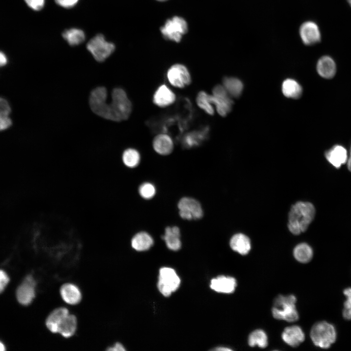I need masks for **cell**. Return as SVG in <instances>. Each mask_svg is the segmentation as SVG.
<instances>
[{"mask_svg": "<svg viewBox=\"0 0 351 351\" xmlns=\"http://www.w3.org/2000/svg\"><path fill=\"white\" fill-rule=\"evenodd\" d=\"M347 1L349 3V5L351 6V0H347Z\"/></svg>", "mask_w": 351, "mask_h": 351, "instance_id": "f6af8a7d", "label": "cell"}, {"mask_svg": "<svg viewBox=\"0 0 351 351\" xmlns=\"http://www.w3.org/2000/svg\"><path fill=\"white\" fill-rule=\"evenodd\" d=\"M5 350V346L2 342L0 341V351H4Z\"/></svg>", "mask_w": 351, "mask_h": 351, "instance_id": "ee69618b", "label": "cell"}, {"mask_svg": "<svg viewBox=\"0 0 351 351\" xmlns=\"http://www.w3.org/2000/svg\"><path fill=\"white\" fill-rule=\"evenodd\" d=\"M168 79L173 86L182 88L190 84L191 77L187 68L183 65H172L167 73Z\"/></svg>", "mask_w": 351, "mask_h": 351, "instance_id": "30bf717a", "label": "cell"}, {"mask_svg": "<svg viewBox=\"0 0 351 351\" xmlns=\"http://www.w3.org/2000/svg\"><path fill=\"white\" fill-rule=\"evenodd\" d=\"M336 336L334 326L325 321L315 323L310 332V337L314 345L324 349L329 348L335 342Z\"/></svg>", "mask_w": 351, "mask_h": 351, "instance_id": "277c9868", "label": "cell"}, {"mask_svg": "<svg viewBox=\"0 0 351 351\" xmlns=\"http://www.w3.org/2000/svg\"><path fill=\"white\" fill-rule=\"evenodd\" d=\"M8 59L5 54L0 51V67H3L7 64Z\"/></svg>", "mask_w": 351, "mask_h": 351, "instance_id": "60d3db41", "label": "cell"}, {"mask_svg": "<svg viewBox=\"0 0 351 351\" xmlns=\"http://www.w3.org/2000/svg\"><path fill=\"white\" fill-rule=\"evenodd\" d=\"M315 209L310 202L298 201L291 208L288 227L290 232L298 235L305 232L314 219Z\"/></svg>", "mask_w": 351, "mask_h": 351, "instance_id": "7a4b0ae2", "label": "cell"}, {"mask_svg": "<svg viewBox=\"0 0 351 351\" xmlns=\"http://www.w3.org/2000/svg\"><path fill=\"white\" fill-rule=\"evenodd\" d=\"M283 94L288 98L297 99L302 94V88L301 85L295 79L287 78L282 84Z\"/></svg>", "mask_w": 351, "mask_h": 351, "instance_id": "cb8c5ba5", "label": "cell"}, {"mask_svg": "<svg viewBox=\"0 0 351 351\" xmlns=\"http://www.w3.org/2000/svg\"><path fill=\"white\" fill-rule=\"evenodd\" d=\"M9 280V277L6 273L0 270V293L4 291Z\"/></svg>", "mask_w": 351, "mask_h": 351, "instance_id": "74e56055", "label": "cell"}, {"mask_svg": "<svg viewBox=\"0 0 351 351\" xmlns=\"http://www.w3.org/2000/svg\"><path fill=\"white\" fill-rule=\"evenodd\" d=\"M77 319L73 314H69L60 324L58 333L65 338L73 336L77 329Z\"/></svg>", "mask_w": 351, "mask_h": 351, "instance_id": "484cf974", "label": "cell"}, {"mask_svg": "<svg viewBox=\"0 0 351 351\" xmlns=\"http://www.w3.org/2000/svg\"><path fill=\"white\" fill-rule=\"evenodd\" d=\"M153 146L155 151L161 155H168L174 148V143L171 137L167 134H160L153 139Z\"/></svg>", "mask_w": 351, "mask_h": 351, "instance_id": "d6986e66", "label": "cell"}, {"mask_svg": "<svg viewBox=\"0 0 351 351\" xmlns=\"http://www.w3.org/2000/svg\"><path fill=\"white\" fill-rule=\"evenodd\" d=\"M283 341L292 347L299 346L305 339V334L301 328L297 325L286 327L282 333Z\"/></svg>", "mask_w": 351, "mask_h": 351, "instance_id": "5bb4252c", "label": "cell"}, {"mask_svg": "<svg viewBox=\"0 0 351 351\" xmlns=\"http://www.w3.org/2000/svg\"><path fill=\"white\" fill-rule=\"evenodd\" d=\"M316 69L318 74L322 78H331L336 73V64L331 57L324 56L318 60Z\"/></svg>", "mask_w": 351, "mask_h": 351, "instance_id": "ffe728a7", "label": "cell"}, {"mask_svg": "<svg viewBox=\"0 0 351 351\" xmlns=\"http://www.w3.org/2000/svg\"><path fill=\"white\" fill-rule=\"evenodd\" d=\"M180 279L176 271L169 267H163L159 272L157 288L161 293L169 296L179 287Z\"/></svg>", "mask_w": 351, "mask_h": 351, "instance_id": "5b68a950", "label": "cell"}, {"mask_svg": "<svg viewBox=\"0 0 351 351\" xmlns=\"http://www.w3.org/2000/svg\"><path fill=\"white\" fill-rule=\"evenodd\" d=\"M180 236L179 228L177 226H173L166 228L162 238L168 249L176 251L179 250L181 246Z\"/></svg>", "mask_w": 351, "mask_h": 351, "instance_id": "7402d4cb", "label": "cell"}, {"mask_svg": "<svg viewBox=\"0 0 351 351\" xmlns=\"http://www.w3.org/2000/svg\"><path fill=\"white\" fill-rule=\"evenodd\" d=\"M296 302V298L292 294L276 296L272 310L273 317L290 322L297 320L299 315L295 307Z\"/></svg>", "mask_w": 351, "mask_h": 351, "instance_id": "3957f363", "label": "cell"}, {"mask_svg": "<svg viewBox=\"0 0 351 351\" xmlns=\"http://www.w3.org/2000/svg\"><path fill=\"white\" fill-rule=\"evenodd\" d=\"M268 337L266 333L262 330L258 329L252 332L248 337V344L251 347L258 346L259 348H265L268 345Z\"/></svg>", "mask_w": 351, "mask_h": 351, "instance_id": "f1b7e54d", "label": "cell"}, {"mask_svg": "<svg viewBox=\"0 0 351 351\" xmlns=\"http://www.w3.org/2000/svg\"><path fill=\"white\" fill-rule=\"evenodd\" d=\"M69 311L65 307H60L53 311L47 317L45 324L48 329L53 333H58V328Z\"/></svg>", "mask_w": 351, "mask_h": 351, "instance_id": "ac0fdd59", "label": "cell"}, {"mask_svg": "<svg viewBox=\"0 0 351 351\" xmlns=\"http://www.w3.org/2000/svg\"><path fill=\"white\" fill-rule=\"evenodd\" d=\"M87 49L97 61L102 62L113 53L115 46L106 41L102 35L98 34L88 42Z\"/></svg>", "mask_w": 351, "mask_h": 351, "instance_id": "8992f818", "label": "cell"}, {"mask_svg": "<svg viewBox=\"0 0 351 351\" xmlns=\"http://www.w3.org/2000/svg\"><path fill=\"white\" fill-rule=\"evenodd\" d=\"M12 121L8 116L0 115V131H3L10 128Z\"/></svg>", "mask_w": 351, "mask_h": 351, "instance_id": "8d00e7d4", "label": "cell"}, {"mask_svg": "<svg viewBox=\"0 0 351 351\" xmlns=\"http://www.w3.org/2000/svg\"><path fill=\"white\" fill-rule=\"evenodd\" d=\"M175 100L174 93L165 84L159 86L153 96V102L160 107L170 105Z\"/></svg>", "mask_w": 351, "mask_h": 351, "instance_id": "2e32d148", "label": "cell"}, {"mask_svg": "<svg viewBox=\"0 0 351 351\" xmlns=\"http://www.w3.org/2000/svg\"><path fill=\"white\" fill-rule=\"evenodd\" d=\"M187 22L179 17H174L167 20L160 28L161 32L166 38L176 42L180 41L182 35L187 32Z\"/></svg>", "mask_w": 351, "mask_h": 351, "instance_id": "ba28073f", "label": "cell"}, {"mask_svg": "<svg viewBox=\"0 0 351 351\" xmlns=\"http://www.w3.org/2000/svg\"><path fill=\"white\" fill-rule=\"evenodd\" d=\"M60 293L63 301L70 305H76L81 300L82 295L77 286L72 283H65L60 289Z\"/></svg>", "mask_w": 351, "mask_h": 351, "instance_id": "e0dca14e", "label": "cell"}, {"mask_svg": "<svg viewBox=\"0 0 351 351\" xmlns=\"http://www.w3.org/2000/svg\"><path fill=\"white\" fill-rule=\"evenodd\" d=\"M293 253L294 258L302 263H308L313 256L312 248L306 243H301L296 245L293 249Z\"/></svg>", "mask_w": 351, "mask_h": 351, "instance_id": "83f0119b", "label": "cell"}, {"mask_svg": "<svg viewBox=\"0 0 351 351\" xmlns=\"http://www.w3.org/2000/svg\"><path fill=\"white\" fill-rule=\"evenodd\" d=\"M299 33L302 42L306 45H313L320 41L319 28L313 21L308 20L303 22L300 26Z\"/></svg>", "mask_w": 351, "mask_h": 351, "instance_id": "7c38bea8", "label": "cell"}, {"mask_svg": "<svg viewBox=\"0 0 351 351\" xmlns=\"http://www.w3.org/2000/svg\"><path fill=\"white\" fill-rule=\"evenodd\" d=\"M223 85H217L213 89V95H209L210 102L214 104L216 110L222 117L229 113L233 104V100Z\"/></svg>", "mask_w": 351, "mask_h": 351, "instance_id": "52a82bcc", "label": "cell"}, {"mask_svg": "<svg viewBox=\"0 0 351 351\" xmlns=\"http://www.w3.org/2000/svg\"><path fill=\"white\" fill-rule=\"evenodd\" d=\"M36 287V282L32 275L25 277L16 291L18 302L24 306L31 304L35 297Z\"/></svg>", "mask_w": 351, "mask_h": 351, "instance_id": "8fae6325", "label": "cell"}, {"mask_svg": "<svg viewBox=\"0 0 351 351\" xmlns=\"http://www.w3.org/2000/svg\"><path fill=\"white\" fill-rule=\"evenodd\" d=\"M123 164L128 168L136 167L140 161V155L139 152L133 148L126 149L122 155Z\"/></svg>", "mask_w": 351, "mask_h": 351, "instance_id": "f546056e", "label": "cell"}, {"mask_svg": "<svg viewBox=\"0 0 351 351\" xmlns=\"http://www.w3.org/2000/svg\"><path fill=\"white\" fill-rule=\"evenodd\" d=\"M108 351H125V349L123 346L119 343H116L114 346L110 347L107 349Z\"/></svg>", "mask_w": 351, "mask_h": 351, "instance_id": "ab89813d", "label": "cell"}, {"mask_svg": "<svg viewBox=\"0 0 351 351\" xmlns=\"http://www.w3.org/2000/svg\"><path fill=\"white\" fill-rule=\"evenodd\" d=\"M208 128L200 131H195L187 134L183 139L182 145L186 148L198 146L207 137Z\"/></svg>", "mask_w": 351, "mask_h": 351, "instance_id": "4316f807", "label": "cell"}, {"mask_svg": "<svg viewBox=\"0 0 351 351\" xmlns=\"http://www.w3.org/2000/svg\"><path fill=\"white\" fill-rule=\"evenodd\" d=\"M159 0V1H164V0Z\"/></svg>", "mask_w": 351, "mask_h": 351, "instance_id": "bcb514c9", "label": "cell"}, {"mask_svg": "<svg viewBox=\"0 0 351 351\" xmlns=\"http://www.w3.org/2000/svg\"><path fill=\"white\" fill-rule=\"evenodd\" d=\"M230 245L233 250L241 255L248 254L251 248L250 238L242 233L234 235L231 238Z\"/></svg>", "mask_w": 351, "mask_h": 351, "instance_id": "44dd1931", "label": "cell"}, {"mask_svg": "<svg viewBox=\"0 0 351 351\" xmlns=\"http://www.w3.org/2000/svg\"><path fill=\"white\" fill-rule=\"evenodd\" d=\"M209 95L204 91L199 92L196 98V102L198 106L210 115L214 114V109L210 102Z\"/></svg>", "mask_w": 351, "mask_h": 351, "instance_id": "1f68e13d", "label": "cell"}, {"mask_svg": "<svg viewBox=\"0 0 351 351\" xmlns=\"http://www.w3.org/2000/svg\"><path fill=\"white\" fill-rule=\"evenodd\" d=\"M214 351H232V350L230 348L225 347H217L216 348L214 349Z\"/></svg>", "mask_w": 351, "mask_h": 351, "instance_id": "b9f144b4", "label": "cell"}, {"mask_svg": "<svg viewBox=\"0 0 351 351\" xmlns=\"http://www.w3.org/2000/svg\"><path fill=\"white\" fill-rule=\"evenodd\" d=\"M107 98L105 87H98L91 92L89 104L93 112L105 119L117 122L128 119L132 105L125 91L120 88H115L111 93L110 103H107Z\"/></svg>", "mask_w": 351, "mask_h": 351, "instance_id": "6da1fadb", "label": "cell"}, {"mask_svg": "<svg viewBox=\"0 0 351 351\" xmlns=\"http://www.w3.org/2000/svg\"><path fill=\"white\" fill-rule=\"evenodd\" d=\"M154 240L147 233L141 232L136 234L132 238L131 246L137 251H144L149 249L153 245Z\"/></svg>", "mask_w": 351, "mask_h": 351, "instance_id": "603a6c76", "label": "cell"}, {"mask_svg": "<svg viewBox=\"0 0 351 351\" xmlns=\"http://www.w3.org/2000/svg\"><path fill=\"white\" fill-rule=\"evenodd\" d=\"M236 284V281L234 278L219 275L211 280L210 287L218 292L231 293L234 291Z\"/></svg>", "mask_w": 351, "mask_h": 351, "instance_id": "4fadbf2b", "label": "cell"}, {"mask_svg": "<svg viewBox=\"0 0 351 351\" xmlns=\"http://www.w3.org/2000/svg\"><path fill=\"white\" fill-rule=\"evenodd\" d=\"M177 207L180 216L186 220H196L202 218L203 210L200 203L196 199L184 197L179 201Z\"/></svg>", "mask_w": 351, "mask_h": 351, "instance_id": "9c48e42d", "label": "cell"}, {"mask_svg": "<svg viewBox=\"0 0 351 351\" xmlns=\"http://www.w3.org/2000/svg\"><path fill=\"white\" fill-rule=\"evenodd\" d=\"M62 37L70 45H78L85 39L84 32L77 28L65 30L62 33Z\"/></svg>", "mask_w": 351, "mask_h": 351, "instance_id": "4dcf8cb0", "label": "cell"}, {"mask_svg": "<svg viewBox=\"0 0 351 351\" xmlns=\"http://www.w3.org/2000/svg\"><path fill=\"white\" fill-rule=\"evenodd\" d=\"M327 160L336 168H340L347 162L348 156L346 149L342 146L336 145L325 153Z\"/></svg>", "mask_w": 351, "mask_h": 351, "instance_id": "9a60e30c", "label": "cell"}, {"mask_svg": "<svg viewBox=\"0 0 351 351\" xmlns=\"http://www.w3.org/2000/svg\"><path fill=\"white\" fill-rule=\"evenodd\" d=\"M347 162L348 168L349 170L351 172V150H350V154L349 156L348 157Z\"/></svg>", "mask_w": 351, "mask_h": 351, "instance_id": "7bdbcfd3", "label": "cell"}, {"mask_svg": "<svg viewBox=\"0 0 351 351\" xmlns=\"http://www.w3.org/2000/svg\"><path fill=\"white\" fill-rule=\"evenodd\" d=\"M26 4L36 11L41 10L44 5L45 0H24Z\"/></svg>", "mask_w": 351, "mask_h": 351, "instance_id": "d590c367", "label": "cell"}, {"mask_svg": "<svg viewBox=\"0 0 351 351\" xmlns=\"http://www.w3.org/2000/svg\"><path fill=\"white\" fill-rule=\"evenodd\" d=\"M223 86L229 95L234 98H238L241 95L244 87L242 81L235 77L224 78Z\"/></svg>", "mask_w": 351, "mask_h": 351, "instance_id": "d4e9b609", "label": "cell"}, {"mask_svg": "<svg viewBox=\"0 0 351 351\" xmlns=\"http://www.w3.org/2000/svg\"><path fill=\"white\" fill-rule=\"evenodd\" d=\"M11 113V107L8 100L0 97V115L9 116Z\"/></svg>", "mask_w": 351, "mask_h": 351, "instance_id": "e575fe53", "label": "cell"}, {"mask_svg": "<svg viewBox=\"0 0 351 351\" xmlns=\"http://www.w3.org/2000/svg\"><path fill=\"white\" fill-rule=\"evenodd\" d=\"M343 294L346 299L344 303V308L342 312L343 318L347 320H351V287L346 288L343 291Z\"/></svg>", "mask_w": 351, "mask_h": 351, "instance_id": "836d02e7", "label": "cell"}, {"mask_svg": "<svg viewBox=\"0 0 351 351\" xmlns=\"http://www.w3.org/2000/svg\"><path fill=\"white\" fill-rule=\"evenodd\" d=\"M140 195L144 199H150L156 195V189L155 186L150 182H144L140 185L138 188Z\"/></svg>", "mask_w": 351, "mask_h": 351, "instance_id": "d6a6232c", "label": "cell"}, {"mask_svg": "<svg viewBox=\"0 0 351 351\" xmlns=\"http://www.w3.org/2000/svg\"><path fill=\"white\" fill-rule=\"evenodd\" d=\"M55 1L58 4L63 7L71 8L78 2V0H55Z\"/></svg>", "mask_w": 351, "mask_h": 351, "instance_id": "f35d334b", "label": "cell"}]
</instances>
